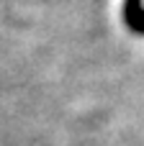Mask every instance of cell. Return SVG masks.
Here are the masks:
<instances>
[{
    "label": "cell",
    "mask_w": 144,
    "mask_h": 146,
    "mask_svg": "<svg viewBox=\"0 0 144 146\" xmlns=\"http://www.w3.org/2000/svg\"><path fill=\"white\" fill-rule=\"evenodd\" d=\"M124 23L134 31L144 33V0H124Z\"/></svg>",
    "instance_id": "1"
}]
</instances>
